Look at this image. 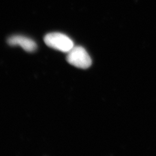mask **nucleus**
Returning <instances> with one entry per match:
<instances>
[{"label": "nucleus", "instance_id": "obj_3", "mask_svg": "<svg viewBox=\"0 0 156 156\" xmlns=\"http://www.w3.org/2000/svg\"><path fill=\"white\" fill-rule=\"evenodd\" d=\"M8 44L11 46H20L28 52H33L37 48V44L33 39L19 35L9 37L8 39Z\"/></svg>", "mask_w": 156, "mask_h": 156}, {"label": "nucleus", "instance_id": "obj_1", "mask_svg": "<svg viewBox=\"0 0 156 156\" xmlns=\"http://www.w3.org/2000/svg\"><path fill=\"white\" fill-rule=\"evenodd\" d=\"M44 41L49 47L64 53H68L74 46L72 39L60 33H51L46 35Z\"/></svg>", "mask_w": 156, "mask_h": 156}, {"label": "nucleus", "instance_id": "obj_2", "mask_svg": "<svg viewBox=\"0 0 156 156\" xmlns=\"http://www.w3.org/2000/svg\"><path fill=\"white\" fill-rule=\"evenodd\" d=\"M67 60L70 64L82 69L89 68L92 63L89 55L81 46H73L68 52Z\"/></svg>", "mask_w": 156, "mask_h": 156}]
</instances>
